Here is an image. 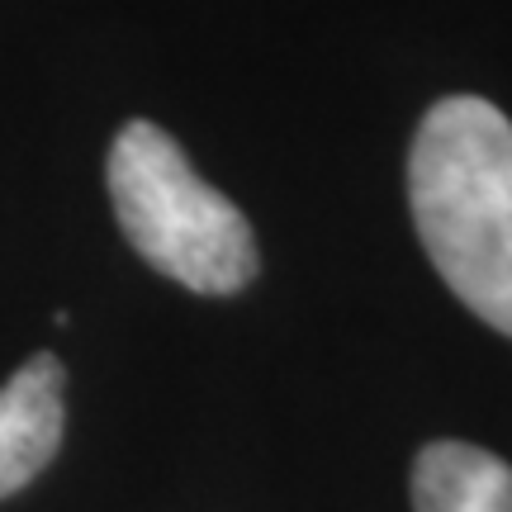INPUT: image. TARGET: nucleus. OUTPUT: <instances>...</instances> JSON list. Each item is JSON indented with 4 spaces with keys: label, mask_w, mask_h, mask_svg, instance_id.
<instances>
[{
    "label": "nucleus",
    "mask_w": 512,
    "mask_h": 512,
    "mask_svg": "<svg viewBox=\"0 0 512 512\" xmlns=\"http://www.w3.org/2000/svg\"><path fill=\"white\" fill-rule=\"evenodd\" d=\"M408 204L427 261L489 328L512 337V124L479 95L422 114Z\"/></svg>",
    "instance_id": "1"
},
{
    "label": "nucleus",
    "mask_w": 512,
    "mask_h": 512,
    "mask_svg": "<svg viewBox=\"0 0 512 512\" xmlns=\"http://www.w3.org/2000/svg\"><path fill=\"white\" fill-rule=\"evenodd\" d=\"M114 219L147 266L195 294H233L256 275L247 214L219 195L166 128L133 119L110 147Z\"/></svg>",
    "instance_id": "2"
},
{
    "label": "nucleus",
    "mask_w": 512,
    "mask_h": 512,
    "mask_svg": "<svg viewBox=\"0 0 512 512\" xmlns=\"http://www.w3.org/2000/svg\"><path fill=\"white\" fill-rule=\"evenodd\" d=\"M62 361L38 351L0 384V498L34 484L62 446Z\"/></svg>",
    "instance_id": "3"
},
{
    "label": "nucleus",
    "mask_w": 512,
    "mask_h": 512,
    "mask_svg": "<svg viewBox=\"0 0 512 512\" xmlns=\"http://www.w3.org/2000/svg\"><path fill=\"white\" fill-rule=\"evenodd\" d=\"M418 512H512V465L470 441H432L413 460Z\"/></svg>",
    "instance_id": "4"
}]
</instances>
